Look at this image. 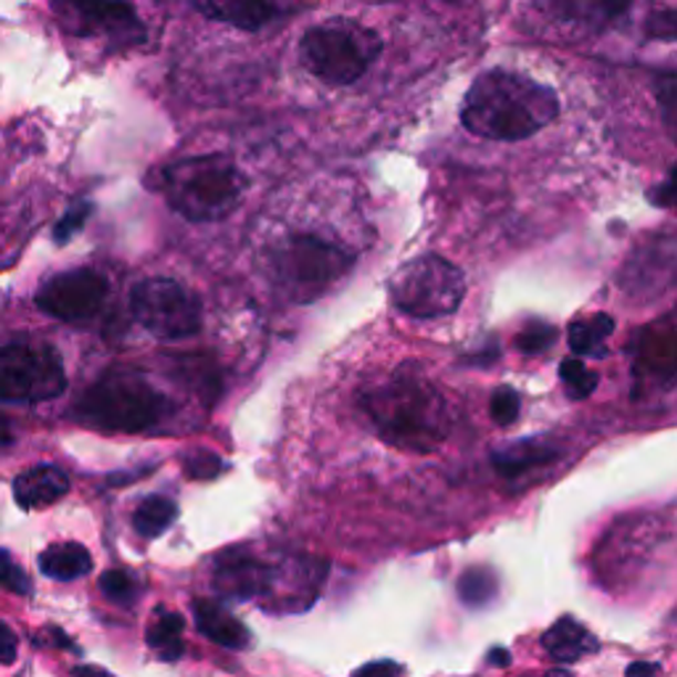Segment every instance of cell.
<instances>
[{"mask_svg": "<svg viewBox=\"0 0 677 677\" xmlns=\"http://www.w3.org/2000/svg\"><path fill=\"white\" fill-rule=\"evenodd\" d=\"M40 572L51 580L70 582L83 577L93 569V556L85 545L80 543H64V545H51L49 551H43L40 556Z\"/></svg>", "mask_w": 677, "mask_h": 677, "instance_id": "cell-20", "label": "cell"}, {"mask_svg": "<svg viewBox=\"0 0 677 677\" xmlns=\"http://www.w3.org/2000/svg\"><path fill=\"white\" fill-rule=\"evenodd\" d=\"M11 439H13V431H11V424H9V418L3 416V413H0V450H6L11 445Z\"/></svg>", "mask_w": 677, "mask_h": 677, "instance_id": "cell-37", "label": "cell"}, {"mask_svg": "<svg viewBox=\"0 0 677 677\" xmlns=\"http://www.w3.org/2000/svg\"><path fill=\"white\" fill-rule=\"evenodd\" d=\"M627 673L629 675H635V673H659V667H656V665H629Z\"/></svg>", "mask_w": 677, "mask_h": 677, "instance_id": "cell-39", "label": "cell"}, {"mask_svg": "<svg viewBox=\"0 0 677 677\" xmlns=\"http://www.w3.org/2000/svg\"><path fill=\"white\" fill-rule=\"evenodd\" d=\"M51 11L72 35L104 38L117 49L146 43V24L131 0H51Z\"/></svg>", "mask_w": 677, "mask_h": 677, "instance_id": "cell-10", "label": "cell"}, {"mask_svg": "<svg viewBox=\"0 0 677 677\" xmlns=\"http://www.w3.org/2000/svg\"><path fill=\"white\" fill-rule=\"evenodd\" d=\"M212 582L222 598L249 601L273 591L275 569L247 551H228L215 564Z\"/></svg>", "mask_w": 677, "mask_h": 677, "instance_id": "cell-13", "label": "cell"}, {"mask_svg": "<svg viewBox=\"0 0 677 677\" xmlns=\"http://www.w3.org/2000/svg\"><path fill=\"white\" fill-rule=\"evenodd\" d=\"M0 587L6 591L19 593V595H30L32 593V580L27 577V572L17 561L11 559L9 551L0 548Z\"/></svg>", "mask_w": 677, "mask_h": 677, "instance_id": "cell-30", "label": "cell"}, {"mask_svg": "<svg viewBox=\"0 0 677 677\" xmlns=\"http://www.w3.org/2000/svg\"><path fill=\"white\" fill-rule=\"evenodd\" d=\"M167 199L183 218L209 222L226 218L241 201L243 178L226 157H194L165 169Z\"/></svg>", "mask_w": 677, "mask_h": 677, "instance_id": "cell-5", "label": "cell"}, {"mask_svg": "<svg viewBox=\"0 0 677 677\" xmlns=\"http://www.w3.org/2000/svg\"><path fill=\"white\" fill-rule=\"evenodd\" d=\"M13 659H17V635L0 622V665H13Z\"/></svg>", "mask_w": 677, "mask_h": 677, "instance_id": "cell-36", "label": "cell"}, {"mask_svg": "<svg viewBox=\"0 0 677 677\" xmlns=\"http://www.w3.org/2000/svg\"><path fill=\"white\" fill-rule=\"evenodd\" d=\"M540 643H543L545 654L551 656V659L564 662V665L585 659V656H591L601 648L598 638H595L591 629L572 617H561L551 629H545Z\"/></svg>", "mask_w": 677, "mask_h": 677, "instance_id": "cell-17", "label": "cell"}, {"mask_svg": "<svg viewBox=\"0 0 677 677\" xmlns=\"http://www.w3.org/2000/svg\"><path fill=\"white\" fill-rule=\"evenodd\" d=\"M519 410H521V399L517 392H513L511 387H500L490 405L492 421H496L498 426H511L519 418Z\"/></svg>", "mask_w": 677, "mask_h": 677, "instance_id": "cell-32", "label": "cell"}, {"mask_svg": "<svg viewBox=\"0 0 677 677\" xmlns=\"http://www.w3.org/2000/svg\"><path fill=\"white\" fill-rule=\"evenodd\" d=\"M363 675H376V673H399V667L392 665V662H384V665H368L361 669Z\"/></svg>", "mask_w": 677, "mask_h": 677, "instance_id": "cell-38", "label": "cell"}, {"mask_svg": "<svg viewBox=\"0 0 677 677\" xmlns=\"http://www.w3.org/2000/svg\"><path fill=\"white\" fill-rule=\"evenodd\" d=\"M633 374L646 387L662 389L677 384V315L635 334Z\"/></svg>", "mask_w": 677, "mask_h": 677, "instance_id": "cell-12", "label": "cell"}, {"mask_svg": "<svg viewBox=\"0 0 677 677\" xmlns=\"http://www.w3.org/2000/svg\"><path fill=\"white\" fill-rule=\"evenodd\" d=\"M556 458L559 450L551 448V445L538 442V439H521V442H511L492 452V466H496L498 473L513 479L519 477V473L538 469V466L551 464V460Z\"/></svg>", "mask_w": 677, "mask_h": 677, "instance_id": "cell-19", "label": "cell"}, {"mask_svg": "<svg viewBox=\"0 0 677 677\" xmlns=\"http://www.w3.org/2000/svg\"><path fill=\"white\" fill-rule=\"evenodd\" d=\"M384 43L376 30L355 19H326L300 40V59L313 77L331 87L355 85L374 66Z\"/></svg>", "mask_w": 677, "mask_h": 677, "instance_id": "cell-3", "label": "cell"}, {"mask_svg": "<svg viewBox=\"0 0 677 677\" xmlns=\"http://www.w3.org/2000/svg\"><path fill=\"white\" fill-rule=\"evenodd\" d=\"M180 378L191 384L194 392H199L207 403H215L220 395V376L215 365L205 357H180Z\"/></svg>", "mask_w": 677, "mask_h": 677, "instance_id": "cell-25", "label": "cell"}, {"mask_svg": "<svg viewBox=\"0 0 677 677\" xmlns=\"http://www.w3.org/2000/svg\"><path fill=\"white\" fill-rule=\"evenodd\" d=\"M131 310L135 321L162 342L191 338L201 329V304L178 281L148 279L138 283L131 294Z\"/></svg>", "mask_w": 677, "mask_h": 677, "instance_id": "cell-9", "label": "cell"}, {"mask_svg": "<svg viewBox=\"0 0 677 677\" xmlns=\"http://www.w3.org/2000/svg\"><path fill=\"white\" fill-rule=\"evenodd\" d=\"M222 471H226V464L215 452L201 450L186 458V473L194 479H215Z\"/></svg>", "mask_w": 677, "mask_h": 677, "instance_id": "cell-34", "label": "cell"}, {"mask_svg": "<svg viewBox=\"0 0 677 677\" xmlns=\"http://www.w3.org/2000/svg\"><path fill=\"white\" fill-rule=\"evenodd\" d=\"M652 201L656 207L673 209V212L677 215V165L673 167V173H669V178L662 183V186L654 188Z\"/></svg>", "mask_w": 677, "mask_h": 677, "instance_id": "cell-35", "label": "cell"}, {"mask_svg": "<svg viewBox=\"0 0 677 677\" xmlns=\"http://www.w3.org/2000/svg\"><path fill=\"white\" fill-rule=\"evenodd\" d=\"M91 212H93L91 201H80V205H74L70 212H64V218L56 222V228H53V241L56 243L70 241L72 236L85 226V220L91 218Z\"/></svg>", "mask_w": 677, "mask_h": 677, "instance_id": "cell-33", "label": "cell"}, {"mask_svg": "<svg viewBox=\"0 0 677 677\" xmlns=\"http://www.w3.org/2000/svg\"><path fill=\"white\" fill-rule=\"evenodd\" d=\"M64 389L66 374L56 350L27 342L0 347V403H45Z\"/></svg>", "mask_w": 677, "mask_h": 677, "instance_id": "cell-8", "label": "cell"}, {"mask_svg": "<svg viewBox=\"0 0 677 677\" xmlns=\"http://www.w3.org/2000/svg\"><path fill=\"white\" fill-rule=\"evenodd\" d=\"M77 416L104 431H146L169 413V399L135 371H110L77 399Z\"/></svg>", "mask_w": 677, "mask_h": 677, "instance_id": "cell-4", "label": "cell"}, {"mask_svg": "<svg viewBox=\"0 0 677 677\" xmlns=\"http://www.w3.org/2000/svg\"><path fill=\"white\" fill-rule=\"evenodd\" d=\"M553 87L513 70H487L473 80L460 104V125L487 140H527L559 117Z\"/></svg>", "mask_w": 677, "mask_h": 677, "instance_id": "cell-1", "label": "cell"}, {"mask_svg": "<svg viewBox=\"0 0 677 677\" xmlns=\"http://www.w3.org/2000/svg\"><path fill=\"white\" fill-rule=\"evenodd\" d=\"M448 3H456V0H448Z\"/></svg>", "mask_w": 677, "mask_h": 677, "instance_id": "cell-40", "label": "cell"}, {"mask_svg": "<svg viewBox=\"0 0 677 677\" xmlns=\"http://www.w3.org/2000/svg\"><path fill=\"white\" fill-rule=\"evenodd\" d=\"M355 265V254L342 243L315 233H294L275 249L273 273L289 296L317 300Z\"/></svg>", "mask_w": 677, "mask_h": 677, "instance_id": "cell-6", "label": "cell"}, {"mask_svg": "<svg viewBox=\"0 0 677 677\" xmlns=\"http://www.w3.org/2000/svg\"><path fill=\"white\" fill-rule=\"evenodd\" d=\"M194 6L201 17L241 32H260L281 17L275 0H194Z\"/></svg>", "mask_w": 677, "mask_h": 677, "instance_id": "cell-15", "label": "cell"}, {"mask_svg": "<svg viewBox=\"0 0 677 677\" xmlns=\"http://www.w3.org/2000/svg\"><path fill=\"white\" fill-rule=\"evenodd\" d=\"M194 617L196 627L207 635L209 640H215L222 648H233V652H241V648L249 646V629L241 619H236L228 608H222L215 601H196L194 604Z\"/></svg>", "mask_w": 677, "mask_h": 677, "instance_id": "cell-18", "label": "cell"}, {"mask_svg": "<svg viewBox=\"0 0 677 677\" xmlns=\"http://www.w3.org/2000/svg\"><path fill=\"white\" fill-rule=\"evenodd\" d=\"M110 283L91 268L70 270V273L53 275L38 289V308L56 321L80 323L91 321L104 308Z\"/></svg>", "mask_w": 677, "mask_h": 677, "instance_id": "cell-11", "label": "cell"}, {"mask_svg": "<svg viewBox=\"0 0 677 677\" xmlns=\"http://www.w3.org/2000/svg\"><path fill=\"white\" fill-rule=\"evenodd\" d=\"M617 323L612 315H591L580 317L569 326V347L580 357H604L606 342L614 334Z\"/></svg>", "mask_w": 677, "mask_h": 677, "instance_id": "cell-21", "label": "cell"}, {"mask_svg": "<svg viewBox=\"0 0 677 677\" xmlns=\"http://www.w3.org/2000/svg\"><path fill=\"white\" fill-rule=\"evenodd\" d=\"M183 627H186V622H183L180 614L162 608L157 622H154L146 633L148 646H152L162 659L178 662L183 654Z\"/></svg>", "mask_w": 677, "mask_h": 677, "instance_id": "cell-23", "label": "cell"}, {"mask_svg": "<svg viewBox=\"0 0 677 677\" xmlns=\"http://www.w3.org/2000/svg\"><path fill=\"white\" fill-rule=\"evenodd\" d=\"M559 331L545 321H530L524 329L519 331L517 336V347L524 352V355H540V352H548L556 344Z\"/></svg>", "mask_w": 677, "mask_h": 677, "instance_id": "cell-28", "label": "cell"}, {"mask_svg": "<svg viewBox=\"0 0 677 677\" xmlns=\"http://www.w3.org/2000/svg\"><path fill=\"white\" fill-rule=\"evenodd\" d=\"M101 591L114 604H133L135 598H138V582L131 572H122V569H114V572H106L104 577H101Z\"/></svg>", "mask_w": 677, "mask_h": 677, "instance_id": "cell-29", "label": "cell"}, {"mask_svg": "<svg viewBox=\"0 0 677 677\" xmlns=\"http://www.w3.org/2000/svg\"><path fill=\"white\" fill-rule=\"evenodd\" d=\"M498 593V580L490 569H466L458 577V595L466 606H487Z\"/></svg>", "mask_w": 677, "mask_h": 677, "instance_id": "cell-24", "label": "cell"}, {"mask_svg": "<svg viewBox=\"0 0 677 677\" xmlns=\"http://www.w3.org/2000/svg\"><path fill=\"white\" fill-rule=\"evenodd\" d=\"M654 96L662 125H665L669 138L677 140V72H662L654 80Z\"/></svg>", "mask_w": 677, "mask_h": 677, "instance_id": "cell-26", "label": "cell"}, {"mask_svg": "<svg viewBox=\"0 0 677 677\" xmlns=\"http://www.w3.org/2000/svg\"><path fill=\"white\" fill-rule=\"evenodd\" d=\"M566 395L572 399H587L598 387V374L587 368L582 361H564L559 368Z\"/></svg>", "mask_w": 677, "mask_h": 677, "instance_id": "cell-27", "label": "cell"}, {"mask_svg": "<svg viewBox=\"0 0 677 677\" xmlns=\"http://www.w3.org/2000/svg\"><path fill=\"white\" fill-rule=\"evenodd\" d=\"M70 492V479L56 466H35L13 479V500L24 511L53 506Z\"/></svg>", "mask_w": 677, "mask_h": 677, "instance_id": "cell-16", "label": "cell"}, {"mask_svg": "<svg viewBox=\"0 0 677 677\" xmlns=\"http://www.w3.org/2000/svg\"><path fill=\"white\" fill-rule=\"evenodd\" d=\"M553 22L582 32H604L619 24L635 0H532Z\"/></svg>", "mask_w": 677, "mask_h": 677, "instance_id": "cell-14", "label": "cell"}, {"mask_svg": "<svg viewBox=\"0 0 677 677\" xmlns=\"http://www.w3.org/2000/svg\"><path fill=\"white\" fill-rule=\"evenodd\" d=\"M371 429L392 448L431 452L450 435V408L429 378L405 365L387 382L371 384L357 399Z\"/></svg>", "mask_w": 677, "mask_h": 677, "instance_id": "cell-2", "label": "cell"}, {"mask_svg": "<svg viewBox=\"0 0 677 677\" xmlns=\"http://www.w3.org/2000/svg\"><path fill=\"white\" fill-rule=\"evenodd\" d=\"M178 519V503L165 496H152L135 508L133 527L140 538H159Z\"/></svg>", "mask_w": 677, "mask_h": 677, "instance_id": "cell-22", "label": "cell"}, {"mask_svg": "<svg viewBox=\"0 0 677 677\" xmlns=\"http://www.w3.org/2000/svg\"><path fill=\"white\" fill-rule=\"evenodd\" d=\"M392 304L416 321L452 315L466 296L464 270L439 254H421L392 275Z\"/></svg>", "mask_w": 677, "mask_h": 677, "instance_id": "cell-7", "label": "cell"}, {"mask_svg": "<svg viewBox=\"0 0 677 677\" xmlns=\"http://www.w3.org/2000/svg\"><path fill=\"white\" fill-rule=\"evenodd\" d=\"M648 40H667V43H677V9H656L648 13L643 22Z\"/></svg>", "mask_w": 677, "mask_h": 677, "instance_id": "cell-31", "label": "cell"}]
</instances>
